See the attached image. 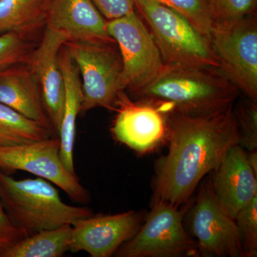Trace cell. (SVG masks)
<instances>
[{
	"instance_id": "277c9868",
	"label": "cell",
	"mask_w": 257,
	"mask_h": 257,
	"mask_svg": "<svg viewBox=\"0 0 257 257\" xmlns=\"http://www.w3.org/2000/svg\"><path fill=\"white\" fill-rule=\"evenodd\" d=\"M165 64L219 69L210 43L175 10L152 0H134Z\"/></svg>"
},
{
	"instance_id": "9c48e42d",
	"label": "cell",
	"mask_w": 257,
	"mask_h": 257,
	"mask_svg": "<svg viewBox=\"0 0 257 257\" xmlns=\"http://www.w3.org/2000/svg\"><path fill=\"white\" fill-rule=\"evenodd\" d=\"M0 170L25 171L55 184L71 199L86 204L89 192L83 187L77 175L71 173L60 156L58 137L23 144L0 147Z\"/></svg>"
},
{
	"instance_id": "7a4b0ae2",
	"label": "cell",
	"mask_w": 257,
	"mask_h": 257,
	"mask_svg": "<svg viewBox=\"0 0 257 257\" xmlns=\"http://www.w3.org/2000/svg\"><path fill=\"white\" fill-rule=\"evenodd\" d=\"M239 93L219 69L165 63L156 78L133 95L167 115L199 116L226 110Z\"/></svg>"
},
{
	"instance_id": "8992f818",
	"label": "cell",
	"mask_w": 257,
	"mask_h": 257,
	"mask_svg": "<svg viewBox=\"0 0 257 257\" xmlns=\"http://www.w3.org/2000/svg\"><path fill=\"white\" fill-rule=\"evenodd\" d=\"M209 43L219 70L240 92L257 100V21L255 15L214 24Z\"/></svg>"
},
{
	"instance_id": "5bb4252c",
	"label": "cell",
	"mask_w": 257,
	"mask_h": 257,
	"mask_svg": "<svg viewBox=\"0 0 257 257\" xmlns=\"http://www.w3.org/2000/svg\"><path fill=\"white\" fill-rule=\"evenodd\" d=\"M106 23L92 0H51L45 25L67 42L116 44Z\"/></svg>"
},
{
	"instance_id": "e0dca14e",
	"label": "cell",
	"mask_w": 257,
	"mask_h": 257,
	"mask_svg": "<svg viewBox=\"0 0 257 257\" xmlns=\"http://www.w3.org/2000/svg\"><path fill=\"white\" fill-rule=\"evenodd\" d=\"M60 64L63 75L64 101L63 113L58 138L60 143V156L64 166L76 175L74 165V146L76 136V122L81 113L82 87L78 67L74 63L65 45L61 49Z\"/></svg>"
},
{
	"instance_id": "ac0fdd59",
	"label": "cell",
	"mask_w": 257,
	"mask_h": 257,
	"mask_svg": "<svg viewBox=\"0 0 257 257\" xmlns=\"http://www.w3.org/2000/svg\"><path fill=\"white\" fill-rule=\"evenodd\" d=\"M51 0H0V34L32 33L45 25Z\"/></svg>"
},
{
	"instance_id": "ba28073f",
	"label": "cell",
	"mask_w": 257,
	"mask_h": 257,
	"mask_svg": "<svg viewBox=\"0 0 257 257\" xmlns=\"http://www.w3.org/2000/svg\"><path fill=\"white\" fill-rule=\"evenodd\" d=\"M106 26L119 49L125 89L133 94L156 78L165 62L151 32L135 11L107 20Z\"/></svg>"
},
{
	"instance_id": "cb8c5ba5",
	"label": "cell",
	"mask_w": 257,
	"mask_h": 257,
	"mask_svg": "<svg viewBox=\"0 0 257 257\" xmlns=\"http://www.w3.org/2000/svg\"><path fill=\"white\" fill-rule=\"evenodd\" d=\"M234 112L239 126V145L246 151H255L257 149L256 101L249 99L242 101Z\"/></svg>"
},
{
	"instance_id": "83f0119b",
	"label": "cell",
	"mask_w": 257,
	"mask_h": 257,
	"mask_svg": "<svg viewBox=\"0 0 257 257\" xmlns=\"http://www.w3.org/2000/svg\"><path fill=\"white\" fill-rule=\"evenodd\" d=\"M255 151L247 152V157L249 165L251 168L254 171L255 173L257 174V152Z\"/></svg>"
},
{
	"instance_id": "7c38bea8",
	"label": "cell",
	"mask_w": 257,
	"mask_h": 257,
	"mask_svg": "<svg viewBox=\"0 0 257 257\" xmlns=\"http://www.w3.org/2000/svg\"><path fill=\"white\" fill-rule=\"evenodd\" d=\"M111 126L115 140L139 153H146L167 140V114L147 101L134 102L122 94Z\"/></svg>"
},
{
	"instance_id": "2e32d148",
	"label": "cell",
	"mask_w": 257,
	"mask_h": 257,
	"mask_svg": "<svg viewBox=\"0 0 257 257\" xmlns=\"http://www.w3.org/2000/svg\"><path fill=\"white\" fill-rule=\"evenodd\" d=\"M0 103L55 133L45 110L38 83L26 64L0 71Z\"/></svg>"
},
{
	"instance_id": "d6986e66",
	"label": "cell",
	"mask_w": 257,
	"mask_h": 257,
	"mask_svg": "<svg viewBox=\"0 0 257 257\" xmlns=\"http://www.w3.org/2000/svg\"><path fill=\"white\" fill-rule=\"evenodd\" d=\"M72 225L29 235L10 247L4 257H60L68 251Z\"/></svg>"
},
{
	"instance_id": "52a82bcc",
	"label": "cell",
	"mask_w": 257,
	"mask_h": 257,
	"mask_svg": "<svg viewBox=\"0 0 257 257\" xmlns=\"http://www.w3.org/2000/svg\"><path fill=\"white\" fill-rule=\"evenodd\" d=\"M179 208L155 200L146 221L115 253L118 257H179L197 253L195 240L186 231Z\"/></svg>"
},
{
	"instance_id": "7402d4cb",
	"label": "cell",
	"mask_w": 257,
	"mask_h": 257,
	"mask_svg": "<svg viewBox=\"0 0 257 257\" xmlns=\"http://www.w3.org/2000/svg\"><path fill=\"white\" fill-rule=\"evenodd\" d=\"M27 35L18 32L0 34V71L28 63L34 48Z\"/></svg>"
},
{
	"instance_id": "ffe728a7",
	"label": "cell",
	"mask_w": 257,
	"mask_h": 257,
	"mask_svg": "<svg viewBox=\"0 0 257 257\" xmlns=\"http://www.w3.org/2000/svg\"><path fill=\"white\" fill-rule=\"evenodd\" d=\"M54 135L50 128L0 103V147L40 141Z\"/></svg>"
},
{
	"instance_id": "9a60e30c",
	"label": "cell",
	"mask_w": 257,
	"mask_h": 257,
	"mask_svg": "<svg viewBox=\"0 0 257 257\" xmlns=\"http://www.w3.org/2000/svg\"><path fill=\"white\" fill-rule=\"evenodd\" d=\"M211 181L218 202L235 219L238 212L257 196V174L251 168L247 152L239 145L231 147Z\"/></svg>"
},
{
	"instance_id": "44dd1931",
	"label": "cell",
	"mask_w": 257,
	"mask_h": 257,
	"mask_svg": "<svg viewBox=\"0 0 257 257\" xmlns=\"http://www.w3.org/2000/svg\"><path fill=\"white\" fill-rule=\"evenodd\" d=\"M182 15L209 42L215 24L211 0H152Z\"/></svg>"
},
{
	"instance_id": "30bf717a",
	"label": "cell",
	"mask_w": 257,
	"mask_h": 257,
	"mask_svg": "<svg viewBox=\"0 0 257 257\" xmlns=\"http://www.w3.org/2000/svg\"><path fill=\"white\" fill-rule=\"evenodd\" d=\"M189 224L201 252L219 257L244 256L236 222L218 202L211 181L201 187Z\"/></svg>"
},
{
	"instance_id": "484cf974",
	"label": "cell",
	"mask_w": 257,
	"mask_h": 257,
	"mask_svg": "<svg viewBox=\"0 0 257 257\" xmlns=\"http://www.w3.org/2000/svg\"><path fill=\"white\" fill-rule=\"evenodd\" d=\"M28 236L26 233L18 229L10 219L0 199V257L15 243Z\"/></svg>"
},
{
	"instance_id": "4316f807",
	"label": "cell",
	"mask_w": 257,
	"mask_h": 257,
	"mask_svg": "<svg viewBox=\"0 0 257 257\" xmlns=\"http://www.w3.org/2000/svg\"><path fill=\"white\" fill-rule=\"evenodd\" d=\"M106 20L121 18L135 11L134 0H92Z\"/></svg>"
},
{
	"instance_id": "4fadbf2b",
	"label": "cell",
	"mask_w": 257,
	"mask_h": 257,
	"mask_svg": "<svg viewBox=\"0 0 257 257\" xmlns=\"http://www.w3.org/2000/svg\"><path fill=\"white\" fill-rule=\"evenodd\" d=\"M67 42L63 35L46 27L41 41L32 50L26 64L38 83L45 110L57 137L64 101V84L60 64V52Z\"/></svg>"
},
{
	"instance_id": "603a6c76",
	"label": "cell",
	"mask_w": 257,
	"mask_h": 257,
	"mask_svg": "<svg viewBox=\"0 0 257 257\" xmlns=\"http://www.w3.org/2000/svg\"><path fill=\"white\" fill-rule=\"evenodd\" d=\"M235 222L239 231L243 255L256 256L257 253V196L238 212Z\"/></svg>"
},
{
	"instance_id": "5b68a950",
	"label": "cell",
	"mask_w": 257,
	"mask_h": 257,
	"mask_svg": "<svg viewBox=\"0 0 257 257\" xmlns=\"http://www.w3.org/2000/svg\"><path fill=\"white\" fill-rule=\"evenodd\" d=\"M64 45L80 74L81 112L96 107L115 110L125 90L121 57L116 44L67 42Z\"/></svg>"
},
{
	"instance_id": "d4e9b609",
	"label": "cell",
	"mask_w": 257,
	"mask_h": 257,
	"mask_svg": "<svg viewBox=\"0 0 257 257\" xmlns=\"http://www.w3.org/2000/svg\"><path fill=\"white\" fill-rule=\"evenodd\" d=\"M215 23L237 21L255 15L257 0H211Z\"/></svg>"
},
{
	"instance_id": "8fae6325",
	"label": "cell",
	"mask_w": 257,
	"mask_h": 257,
	"mask_svg": "<svg viewBox=\"0 0 257 257\" xmlns=\"http://www.w3.org/2000/svg\"><path fill=\"white\" fill-rule=\"evenodd\" d=\"M141 214L134 211L98 214L72 226L69 251H85L92 257H109L131 239L140 228Z\"/></svg>"
},
{
	"instance_id": "3957f363",
	"label": "cell",
	"mask_w": 257,
	"mask_h": 257,
	"mask_svg": "<svg viewBox=\"0 0 257 257\" xmlns=\"http://www.w3.org/2000/svg\"><path fill=\"white\" fill-rule=\"evenodd\" d=\"M0 199L13 224L29 235L73 225L93 214L89 208L66 204L51 182L15 179L0 170Z\"/></svg>"
},
{
	"instance_id": "6da1fadb",
	"label": "cell",
	"mask_w": 257,
	"mask_h": 257,
	"mask_svg": "<svg viewBox=\"0 0 257 257\" xmlns=\"http://www.w3.org/2000/svg\"><path fill=\"white\" fill-rule=\"evenodd\" d=\"M167 121L169 150L155 167V200L179 208L204 176L216 170L230 149L239 145V126L233 106L199 116L170 113Z\"/></svg>"
}]
</instances>
